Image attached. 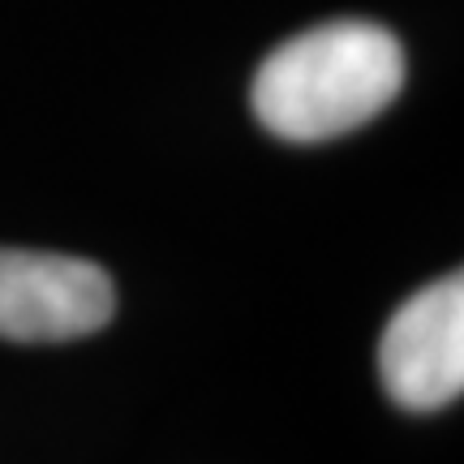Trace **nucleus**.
Segmentation results:
<instances>
[{
	"label": "nucleus",
	"mask_w": 464,
	"mask_h": 464,
	"mask_svg": "<svg viewBox=\"0 0 464 464\" xmlns=\"http://www.w3.org/2000/svg\"><path fill=\"white\" fill-rule=\"evenodd\" d=\"M404 86V48L374 22L293 34L254 78V116L284 142H327L374 121Z\"/></svg>",
	"instance_id": "nucleus-1"
},
{
	"label": "nucleus",
	"mask_w": 464,
	"mask_h": 464,
	"mask_svg": "<svg viewBox=\"0 0 464 464\" xmlns=\"http://www.w3.org/2000/svg\"><path fill=\"white\" fill-rule=\"evenodd\" d=\"M116 288L86 258L44 249H0V340L65 344L112 323Z\"/></svg>",
	"instance_id": "nucleus-2"
},
{
	"label": "nucleus",
	"mask_w": 464,
	"mask_h": 464,
	"mask_svg": "<svg viewBox=\"0 0 464 464\" xmlns=\"http://www.w3.org/2000/svg\"><path fill=\"white\" fill-rule=\"evenodd\" d=\"M379 379L409 413L448 409L464 387V280H434L400 305L379 344Z\"/></svg>",
	"instance_id": "nucleus-3"
}]
</instances>
